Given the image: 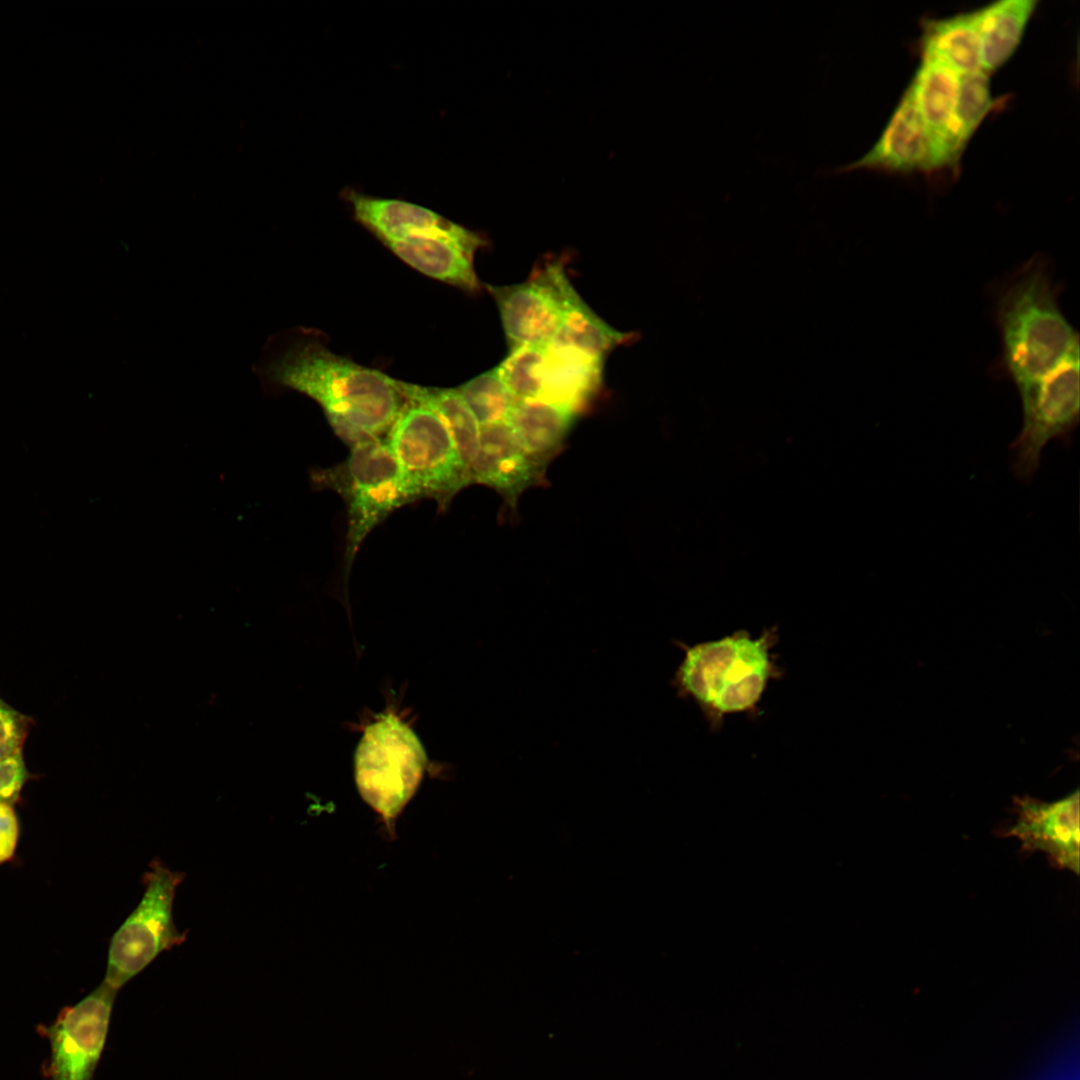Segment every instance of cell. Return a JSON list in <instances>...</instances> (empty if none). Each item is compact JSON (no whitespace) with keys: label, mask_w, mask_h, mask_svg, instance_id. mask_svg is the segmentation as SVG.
I'll return each mask as SVG.
<instances>
[{"label":"cell","mask_w":1080,"mask_h":1080,"mask_svg":"<svg viewBox=\"0 0 1080 1080\" xmlns=\"http://www.w3.org/2000/svg\"><path fill=\"white\" fill-rule=\"evenodd\" d=\"M252 369L265 392L290 389L317 402L350 446L387 435L405 404L396 379L303 334L270 337Z\"/></svg>","instance_id":"6da1fadb"},{"label":"cell","mask_w":1080,"mask_h":1080,"mask_svg":"<svg viewBox=\"0 0 1080 1080\" xmlns=\"http://www.w3.org/2000/svg\"><path fill=\"white\" fill-rule=\"evenodd\" d=\"M990 290L1001 346L995 376L1018 389L1079 351V334L1061 309L1063 285L1048 256L1032 255Z\"/></svg>","instance_id":"7a4b0ae2"},{"label":"cell","mask_w":1080,"mask_h":1080,"mask_svg":"<svg viewBox=\"0 0 1080 1080\" xmlns=\"http://www.w3.org/2000/svg\"><path fill=\"white\" fill-rule=\"evenodd\" d=\"M778 641L777 626L756 638L738 630L695 645L675 641L684 658L671 685L678 697L696 703L712 731L721 730L726 715L757 717L769 682L785 674L772 651Z\"/></svg>","instance_id":"3957f363"},{"label":"cell","mask_w":1080,"mask_h":1080,"mask_svg":"<svg viewBox=\"0 0 1080 1080\" xmlns=\"http://www.w3.org/2000/svg\"><path fill=\"white\" fill-rule=\"evenodd\" d=\"M315 480L335 490L346 503L347 571L370 532L394 510L413 502L400 466L382 438L351 446L344 462L317 472Z\"/></svg>","instance_id":"277c9868"},{"label":"cell","mask_w":1080,"mask_h":1080,"mask_svg":"<svg viewBox=\"0 0 1080 1080\" xmlns=\"http://www.w3.org/2000/svg\"><path fill=\"white\" fill-rule=\"evenodd\" d=\"M385 440L413 501L430 498L444 508L472 484L449 430L430 409L405 401Z\"/></svg>","instance_id":"5b68a950"},{"label":"cell","mask_w":1080,"mask_h":1080,"mask_svg":"<svg viewBox=\"0 0 1080 1080\" xmlns=\"http://www.w3.org/2000/svg\"><path fill=\"white\" fill-rule=\"evenodd\" d=\"M354 763L361 797L389 822L417 789L427 757L413 730L387 714L366 727Z\"/></svg>","instance_id":"8992f818"},{"label":"cell","mask_w":1080,"mask_h":1080,"mask_svg":"<svg viewBox=\"0 0 1080 1080\" xmlns=\"http://www.w3.org/2000/svg\"><path fill=\"white\" fill-rule=\"evenodd\" d=\"M185 875L154 859L143 876L141 900L112 936L104 982L119 990L158 955L185 941L173 919L176 889Z\"/></svg>","instance_id":"52a82bcc"},{"label":"cell","mask_w":1080,"mask_h":1080,"mask_svg":"<svg viewBox=\"0 0 1080 1080\" xmlns=\"http://www.w3.org/2000/svg\"><path fill=\"white\" fill-rule=\"evenodd\" d=\"M1079 361L1076 351L1042 378L1017 389L1023 422L1010 445L1017 479L1029 482L1033 478L1051 440L1070 444L1080 419Z\"/></svg>","instance_id":"ba28073f"},{"label":"cell","mask_w":1080,"mask_h":1080,"mask_svg":"<svg viewBox=\"0 0 1080 1080\" xmlns=\"http://www.w3.org/2000/svg\"><path fill=\"white\" fill-rule=\"evenodd\" d=\"M486 288L497 304L510 349L551 342L578 293L557 260L535 266L524 282Z\"/></svg>","instance_id":"9c48e42d"},{"label":"cell","mask_w":1080,"mask_h":1080,"mask_svg":"<svg viewBox=\"0 0 1080 1080\" xmlns=\"http://www.w3.org/2000/svg\"><path fill=\"white\" fill-rule=\"evenodd\" d=\"M116 989L102 982L73 1006L63 1008L38 1032L50 1043L44 1074L50 1080H92L105 1047Z\"/></svg>","instance_id":"30bf717a"},{"label":"cell","mask_w":1080,"mask_h":1080,"mask_svg":"<svg viewBox=\"0 0 1080 1080\" xmlns=\"http://www.w3.org/2000/svg\"><path fill=\"white\" fill-rule=\"evenodd\" d=\"M955 169L929 130L907 87L872 148L837 172L873 170L886 173H930Z\"/></svg>","instance_id":"8fae6325"},{"label":"cell","mask_w":1080,"mask_h":1080,"mask_svg":"<svg viewBox=\"0 0 1080 1080\" xmlns=\"http://www.w3.org/2000/svg\"><path fill=\"white\" fill-rule=\"evenodd\" d=\"M383 244L422 274L468 291L480 288L474 256L486 240L462 225L447 220L441 226Z\"/></svg>","instance_id":"7c38bea8"},{"label":"cell","mask_w":1080,"mask_h":1080,"mask_svg":"<svg viewBox=\"0 0 1080 1080\" xmlns=\"http://www.w3.org/2000/svg\"><path fill=\"white\" fill-rule=\"evenodd\" d=\"M1018 818L1006 835L1025 851H1041L1050 863L1079 873V792L1051 803L1032 798L1016 800Z\"/></svg>","instance_id":"4fadbf2b"},{"label":"cell","mask_w":1080,"mask_h":1080,"mask_svg":"<svg viewBox=\"0 0 1080 1080\" xmlns=\"http://www.w3.org/2000/svg\"><path fill=\"white\" fill-rule=\"evenodd\" d=\"M545 467L534 461L521 447L506 422L480 426V441L471 466V483L497 491L511 516L517 515L522 493L534 486H545Z\"/></svg>","instance_id":"5bb4252c"},{"label":"cell","mask_w":1080,"mask_h":1080,"mask_svg":"<svg viewBox=\"0 0 1080 1080\" xmlns=\"http://www.w3.org/2000/svg\"><path fill=\"white\" fill-rule=\"evenodd\" d=\"M604 360L571 346L555 342L544 345L537 401L579 416L601 391Z\"/></svg>","instance_id":"9a60e30c"},{"label":"cell","mask_w":1080,"mask_h":1080,"mask_svg":"<svg viewBox=\"0 0 1080 1080\" xmlns=\"http://www.w3.org/2000/svg\"><path fill=\"white\" fill-rule=\"evenodd\" d=\"M960 76L946 66L921 59L909 89L926 125L946 151L954 168L962 153L955 132V110Z\"/></svg>","instance_id":"2e32d148"},{"label":"cell","mask_w":1080,"mask_h":1080,"mask_svg":"<svg viewBox=\"0 0 1080 1080\" xmlns=\"http://www.w3.org/2000/svg\"><path fill=\"white\" fill-rule=\"evenodd\" d=\"M919 49L921 59L938 62L959 76L981 70L977 10L925 19Z\"/></svg>","instance_id":"e0dca14e"},{"label":"cell","mask_w":1080,"mask_h":1080,"mask_svg":"<svg viewBox=\"0 0 1080 1080\" xmlns=\"http://www.w3.org/2000/svg\"><path fill=\"white\" fill-rule=\"evenodd\" d=\"M575 414L537 400L516 401L507 422L524 451L547 468L565 448Z\"/></svg>","instance_id":"ac0fdd59"},{"label":"cell","mask_w":1080,"mask_h":1080,"mask_svg":"<svg viewBox=\"0 0 1080 1080\" xmlns=\"http://www.w3.org/2000/svg\"><path fill=\"white\" fill-rule=\"evenodd\" d=\"M1037 4V0H1004L976 9L981 70L990 75L1013 56Z\"/></svg>","instance_id":"d6986e66"},{"label":"cell","mask_w":1080,"mask_h":1080,"mask_svg":"<svg viewBox=\"0 0 1080 1080\" xmlns=\"http://www.w3.org/2000/svg\"><path fill=\"white\" fill-rule=\"evenodd\" d=\"M355 219L382 243L403 238L420 230L443 225L448 219L423 206L397 199H385L347 192Z\"/></svg>","instance_id":"ffe728a7"},{"label":"cell","mask_w":1080,"mask_h":1080,"mask_svg":"<svg viewBox=\"0 0 1080 1080\" xmlns=\"http://www.w3.org/2000/svg\"><path fill=\"white\" fill-rule=\"evenodd\" d=\"M396 386L405 401L424 406L441 419L470 472L479 447L480 424L459 390L421 386L397 379Z\"/></svg>","instance_id":"44dd1931"},{"label":"cell","mask_w":1080,"mask_h":1080,"mask_svg":"<svg viewBox=\"0 0 1080 1080\" xmlns=\"http://www.w3.org/2000/svg\"><path fill=\"white\" fill-rule=\"evenodd\" d=\"M635 337L633 332H622L607 324L577 293L566 308L559 330L551 342L605 359L614 348L630 343Z\"/></svg>","instance_id":"7402d4cb"},{"label":"cell","mask_w":1080,"mask_h":1080,"mask_svg":"<svg viewBox=\"0 0 1080 1080\" xmlns=\"http://www.w3.org/2000/svg\"><path fill=\"white\" fill-rule=\"evenodd\" d=\"M999 102L992 97L989 74L983 70L960 76L955 110V132L964 151L985 117Z\"/></svg>","instance_id":"603a6c76"},{"label":"cell","mask_w":1080,"mask_h":1080,"mask_svg":"<svg viewBox=\"0 0 1080 1080\" xmlns=\"http://www.w3.org/2000/svg\"><path fill=\"white\" fill-rule=\"evenodd\" d=\"M480 426L507 422L516 399L501 379L497 367L457 388Z\"/></svg>","instance_id":"cb8c5ba5"},{"label":"cell","mask_w":1080,"mask_h":1080,"mask_svg":"<svg viewBox=\"0 0 1080 1080\" xmlns=\"http://www.w3.org/2000/svg\"><path fill=\"white\" fill-rule=\"evenodd\" d=\"M543 355L544 345L515 347L497 366L501 379L516 401L538 399Z\"/></svg>","instance_id":"d4e9b609"},{"label":"cell","mask_w":1080,"mask_h":1080,"mask_svg":"<svg viewBox=\"0 0 1080 1080\" xmlns=\"http://www.w3.org/2000/svg\"><path fill=\"white\" fill-rule=\"evenodd\" d=\"M34 724L33 717L15 709L0 697V759L23 753Z\"/></svg>","instance_id":"484cf974"},{"label":"cell","mask_w":1080,"mask_h":1080,"mask_svg":"<svg viewBox=\"0 0 1080 1080\" xmlns=\"http://www.w3.org/2000/svg\"><path fill=\"white\" fill-rule=\"evenodd\" d=\"M34 776L27 768L23 753L0 759V803L16 804L25 784Z\"/></svg>","instance_id":"4316f807"},{"label":"cell","mask_w":1080,"mask_h":1080,"mask_svg":"<svg viewBox=\"0 0 1080 1080\" xmlns=\"http://www.w3.org/2000/svg\"><path fill=\"white\" fill-rule=\"evenodd\" d=\"M19 838V821L13 806L0 803V865L15 854Z\"/></svg>","instance_id":"83f0119b"}]
</instances>
